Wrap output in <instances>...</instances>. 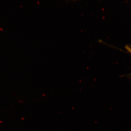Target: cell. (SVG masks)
<instances>
[{"instance_id":"6da1fadb","label":"cell","mask_w":131,"mask_h":131,"mask_svg":"<svg viewBox=\"0 0 131 131\" xmlns=\"http://www.w3.org/2000/svg\"><path fill=\"white\" fill-rule=\"evenodd\" d=\"M125 48L131 54V47L128 46L127 45L125 47Z\"/></svg>"},{"instance_id":"7a4b0ae2","label":"cell","mask_w":131,"mask_h":131,"mask_svg":"<svg viewBox=\"0 0 131 131\" xmlns=\"http://www.w3.org/2000/svg\"><path fill=\"white\" fill-rule=\"evenodd\" d=\"M131 75V74H130Z\"/></svg>"}]
</instances>
